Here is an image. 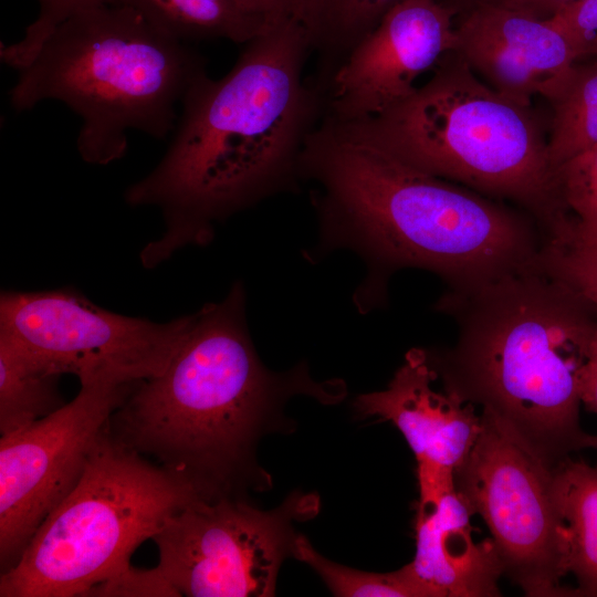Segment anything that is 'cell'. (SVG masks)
Listing matches in <instances>:
<instances>
[{
  "instance_id": "1",
  "label": "cell",
  "mask_w": 597,
  "mask_h": 597,
  "mask_svg": "<svg viewBox=\"0 0 597 597\" xmlns=\"http://www.w3.org/2000/svg\"><path fill=\"white\" fill-rule=\"evenodd\" d=\"M298 177L316 186L320 235L306 256L349 249L364 260L353 296L362 313L386 303L388 280L401 269L468 290L533 268L545 241L525 211L408 165L354 123L324 116Z\"/></svg>"
},
{
  "instance_id": "28",
  "label": "cell",
  "mask_w": 597,
  "mask_h": 597,
  "mask_svg": "<svg viewBox=\"0 0 597 597\" xmlns=\"http://www.w3.org/2000/svg\"><path fill=\"white\" fill-rule=\"evenodd\" d=\"M577 381L582 404L597 413V328L586 346Z\"/></svg>"
},
{
  "instance_id": "22",
  "label": "cell",
  "mask_w": 597,
  "mask_h": 597,
  "mask_svg": "<svg viewBox=\"0 0 597 597\" xmlns=\"http://www.w3.org/2000/svg\"><path fill=\"white\" fill-rule=\"evenodd\" d=\"M554 178L559 198L574 219V232L597 242V145L557 166Z\"/></svg>"
},
{
  "instance_id": "30",
  "label": "cell",
  "mask_w": 597,
  "mask_h": 597,
  "mask_svg": "<svg viewBox=\"0 0 597 597\" xmlns=\"http://www.w3.org/2000/svg\"><path fill=\"white\" fill-rule=\"evenodd\" d=\"M588 448L597 449V436L589 434V437H588Z\"/></svg>"
},
{
  "instance_id": "5",
  "label": "cell",
  "mask_w": 597,
  "mask_h": 597,
  "mask_svg": "<svg viewBox=\"0 0 597 597\" xmlns=\"http://www.w3.org/2000/svg\"><path fill=\"white\" fill-rule=\"evenodd\" d=\"M9 91L15 112L46 100L81 119V158L108 165L127 150L126 132L165 139L205 60L189 43L157 29L133 8L108 3L81 11L44 41Z\"/></svg>"
},
{
  "instance_id": "20",
  "label": "cell",
  "mask_w": 597,
  "mask_h": 597,
  "mask_svg": "<svg viewBox=\"0 0 597 597\" xmlns=\"http://www.w3.org/2000/svg\"><path fill=\"white\" fill-rule=\"evenodd\" d=\"M292 556L310 565L338 597H431L408 564L379 574L349 568L323 557L306 537L296 535Z\"/></svg>"
},
{
  "instance_id": "16",
  "label": "cell",
  "mask_w": 597,
  "mask_h": 597,
  "mask_svg": "<svg viewBox=\"0 0 597 597\" xmlns=\"http://www.w3.org/2000/svg\"><path fill=\"white\" fill-rule=\"evenodd\" d=\"M562 522V567L577 596L597 597V467L568 457L552 468Z\"/></svg>"
},
{
  "instance_id": "14",
  "label": "cell",
  "mask_w": 597,
  "mask_h": 597,
  "mask_svg": "<svg viewBox=\"0 0 597 597\" xmlns=\"http://www.w3.org/2000/svg\"><path fill=\"white\" fill-rule=\"evenodd\" d=\"M437 374L427 352L410 349L388 387L357 397L360 416L392 422L416 455L418 476L454 478L482 428L473 405L434 390Z\"/></svg>"
},
{
  "instance_id": "15",
  "label": "cell",
  "mask_w": 597,
  "mask_h": 597,
  "mask_svg": "<svg viewBox=\"0 0 597 597\" xmlns=\"http://www.w3.org/2000/svg\"><path fill=\"white\" fill-rule=\"evenodd\" d=\"M473 513L455 488L418 503L416 554L408 564L431 597L500 596L502 565L492 538L474 542Z\"/></svg>"
},
{
  "instance_id": "19",
  "label": "cell",
  "mask_w": 597,
  "mask_h": 597,
  "mask_svg": "<svg viewBox=\"0 0 597 597\" xmlns=\"http://www.w3.org/2000/svg\"><path fill=\"white\" fill-rule=\"evenodd\" d=\"M548 102L552 122L547 151L554 170L597 145V59L575 62Z\"/></svg>"
},
{
  "instance_id": "3",
  "label": "cell",
  "mask_w": 597,
  "mask_h": 597,
  "mask_svg": "<svg viewBox=\"0 0 597 597\" xmlns=\"http://www.w3.org/2000/svg\"><path fill=\"white\" fill-rule=\"evenodd\" d=\"M434 310L458 333L427 352L443 389L492 413L548 465L588 448L577 371L597 328V306L537 270L447 291Z\"/></svg>"
},
{
  "instance_id": "17",
  "label": "cell",
  "mask_w": 597,
  "mask_h": 597,
  "mask_svg": "<svg viewBox=\"0 0 597 597\" xmlns=\"http://www.w3.org/2000/svg\"><path fill=\"white\" fill-rule=\"evenodd\" d=\"M139 12L166 34L189 43L227 39L247 43L270 30L237 0H115Z\"/></svg>"
},
{
  "instance_id": "11",
  "label": "cell",
  "mask_w": 597,
  "mask_h": 597,
  "mask_svg": "<svg viewBox=\"0 0 597 597\" xmlns=\"http://www.w3.org/2000/svg\"><path fill=\"white\" fill-rule=\"evenodd\" d=\"M138 384V383H137ZM136 384L81 381L55 412L0 439V569H11L46 516L71 493Z\"/></svg>"
},
{
  "instance_id": "25",
  "label": "cell",
  "mask_w": 597,
  "mask_h": 597,
  "mask_svg": "<svg viewBox=\"0 0 597 597\" xmlns=\"http://www.w3.org/2000/svg\"><path fill=\"white\" fill-rule=\"evenodd\" d=\"M548 21L565 35L576 62L597 59V0H578Z\"/></svg>"
},
{
  "instance_id": "10",
  "label": "cell",
  "mask_w": 597,
  "mask_h": 597,
  "mask_svg": "<svg viewBox=\"0 0 597 597\" xmlns=\"http://www.w3.org/2000/svg\"><path fill=\"white\" fill-rule=\"evenodd\" d=\"M317 498L295 493L261 511L234 495L199 499L169 516L153 536L157 568L188 597L274 595L283 558L297 534L292 521L316 514Z\"/></svg>"
},
{
  "instance_id": "6",
  "label": "cell",
  "mask_w": 597,
  "mask_h": 597,
  "mask_svg": "<svg viewBox=\"0 0 597 597\" xmlns=\"http://www.w3.org/2000/svg\"><path fill=\"white\" fill-rule=\"evenodd\" d=\"M385 113L354 123L408 165L496 200L512 201L545 240L572 216L557 192L547 139L531 106L499 94L454 52Z\"/></svg>"
},
{
  "instance_id": "13",
  "label": "cell",
  "mask_w": 597,
  "mask_h": 597,
  "mask_svg": "<svg viewBox=\"0 0 597 597\" xmlns=\"http://www.w3.org/2000/svg\"><path fill=\"white\" fill-rule=\"evenodd\" d=\"M454 52L486 85L531 106L549 101L576 62L565 35L548 20L488 2L473 6L455 24Z\"/></svg>"
},
{
  "instance_id": "7",
  "label": "cell",
  "mask_w": 597,
  "mask_h": 597,
  "mask_svg": "<svg viewBox=\"0 0 597 597\" xmlns=\"http://www.w3.org/2000/svg\"><path fill=\"white\" fill-rule=\"evenodd\" d=\"M202 498L107 429L76 486L46 516L18 563L1 574L0 597L87 596L132 566L134 551L169 516Z\"/></svg>"
},
{
  "instance_id": "8",
  "label": "cell",
  "mask_w": 597,
  "mask_h": 597,
  "mask_svg": "<svg viewBox=\"0 0 597 597\" xmlns=\"http://www.w3.org/2000/svg\"><path fill=\"white\" fill-rule=\"evenodd\" d=\"M192 322L167 323L104 310L72 290L7 291L0 298V336L50 373L81 381L137 384L159 375Z\"/></svg>"
},
{
  "instance_id": "12",
  "label": "cell",
  "mask_w": 597,
  "mask_h": 597,
  "mask_svg": "<svg viewBox=\"0 0 597 597\" xmlns=\"http://www.w3.org/2000/svg\"><path fill=\"white\" fill-rule=\"evenodd\" d=\"M455 45L452 9L437 0H400L335 69L325 116L357 123L385 113Z\"/></svg>"
},
{
  "instance_id": "18",
  "label": "cell",
  "mask_w": 597,
  "mask_h": 597,
  "mask_svg": "<svg viewBox=\"0 0 597 597\" xmlns=\"http://www.w3.org/2000/svg\"><path fill=\"white\" fill-rule=\"evenodd\" d=\"M61 376L39 366L0 336V433L14 432L62 408Z\"/></svg>"
},
{
  "instance_id": "21",
  "label": "cell",
  "mask_w": 597,
  "mask_h": 597,
  "mask_svg": "<svg viewBox=\"0 0 597 597\" xmlns=\"http://www.w3.org/2000/svg\"><path fill=\"white\" fill-rule=\"evenodd\" d=\"M399 1L307 0L303 24L315 48H329L345 56Z\"/></svg>"
},
{
  "instance_id": "27",
  "label": "cell",
  "mask_w": 597,
  "mask_h": 597,
  "mask_svg": "<svg viewBox=\"0 0 597 597\" xmlns=\"http://www.w3.org/2000/svg\"><path fill=\"white\" fill-rule=\"evenodd\" d=\"M268 29L296 21L303 25L306 0H237Z\"/></svg>"
},
{
  "instance_id": "23",
  "label": "cell",
  "mask_w": 597,
  "mask_h": 597,
  "mask_svg": "<svg viewBox=\"0 0 597 597\" xmlns=\"http://www.w3.org/2000/svg\"><path fill=\"white\" fill-rule=\"evenodd\" d=\"M535 268L580 293L597 306V242L579 238L572 229L544 242Z\"/></svg>"
},
{
  "instance_id": "2",
  "label": "cell",
  "mask_w": 597,
  "mask_h": 597,
  "mask_svg": "<svg viewBox=\"0 0 597 597\" xmlns=\"http://www.w3.org/2000/svg\"><path fill=\"white\" fill-rule=\"evenodd\" d=\"M244 44L224 76L203 72L196 78L167 151L125 192L129 205L157 206L166 220L161 238L142 252L147 266L206 243L214 220L300 178L301 154L323 106L303 77L313 38L290 21Z\"/></svg>"
},
{
  "instance_id": "9",
  "label": "cell",
  "mask_w": 597,
  "mask_h": 597,
  "mask_svg": "<svg viewBox=\"0 0 597 597\" xmlns=\"http://www.w3.org/2000/svg\"><path fill=\"white\" fill-rule=\"evenodd\" d=\"M481 432L454 472L457 492L488 525L503 575L530 597L577 596L562 585V522L552 468L482 410Z\"/></svg>"
},
{
  "instance_id": "29",
  "label": "cell",
  "mask_w": 597,
  "mask_h": 597,
  "mask_svg": "<svg viewBox=\"0 0 597 597\" xmlns=\"http://www.w3.org/2000/svg\"><path fill=\"white\" fill-rule=\"evenodd\" d=\"M513 9L532 17L548 20L578 0H471Z\"/></svg>"
},
{
  "instance_id": "4",
  "label": "cell",
  "mask_w": 597,
  "mask_h": 597,
  "mask_svg": "<svg viewBox=\"0 0 597 597\" xmlns=\"http://www.w3.org/2000/svg\"><path fill=\"white\" fill-rule=\"evenodd\" d=\"M293 392L326 401L342 390L312 381L304 369L279 375L263 366L247 326L245 291L237 282L222 301L192 314L166 368L136 384L112 415L108 432L207 499L232 495L270 410Z\"/></svg>"
},
{
  "instance_id": "24",
  "label": "cell",
  "mask_w": 597,
  "mask_h": 597,
  "mask_svg": "<svg viewBox=\"0 0 597 597\" xmlns=\"http://www.w3.org/2000/svg\"><path fill=\"white\" fill-rule=\"evenodd\" d=\"M39 14L30 23L21 40L0 43V60L10 67L24 69L39 52L44 41L62 22L72 15L103 4L115 3V0H38Z\"/></svg>"
},
{
  "instance_id": "26",
  "label": "cell",
  "mask_w": 597,
  "mask_h": 597,
  "mask_svg": "<svg viewBox=\"0 0 597 597\" xmlns=\"http://www.w3.org/2000/svg\"><path fill=\"white\" fill-rule=\"evenodd\" d=\"M87 596H180L159 569L124 572L93 587Z\"/></svg>"
}]
</instances>
